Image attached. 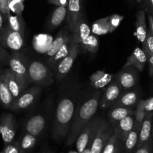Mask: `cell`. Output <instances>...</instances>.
Wrapping results in <instances>:
<instances>
[{
	"label": "cell",
	"instance_id": "cell-1",
	"mask_svg": "<svg viewBox=\"0 0 153 153\" xmlns=\"http://www.w3.org/2000/svg\"><path fill=\"white\" fill-rule=\"evenodd\" d=\"M100 93L97 92L76 109L73 122L67 134V145H72L76 141L84 127L96 114L100 104Z\"/></svg>",
	"mask_w": 153,
	"mask_h": 153
},
{
	"label": "cell",
	"instance_id": "cell-2",
	"mask_svg": "<svg viewBox=\"0 0 153 153\" xmlns=\"http://www.w3.org/2000/svg\"><path fill=\"white\" fill-rule=\"evenodd\" d=\"M76 105L71 99L64 98L58 104L52 128V136L61 140L67 136L73 120Z\"/></svg>",
	"mask_w": 153,
	"mask_h": 153
},
{
	"label": "cell",
	"instance_id": "cell-3",
	"mask_svg": "<svg viewBox=\"0 0 153 153\" xmlns=\"http://www.w3.org/2000/svg\"><path fill=\"white\" fill-rule=\"evenodd\" d=\"M29 82L48 86L53 82L52 72L47 66L38 61H34L28 65Z\"/></svg>",
	"mask_w": 153,
	"mask_h": 153
},
{
	"label": "cell",
	"instance_id": "cell-4",
	"mask_svg": "<svg viewBox=\"0 0 153 153\" xmlns=\"http://www.w3.org/2000/svg\"><path fill=\"white\" fill-rule=\"evenodd\" d=\"M114 127L109 121L102 118L99 128L91 146V153H102L114 133Z\"/></svg>",
	"mask_w": 153,
	"mask_h": 153
},
{
	"label": "cell",
	"instance_id": "cell-5",
	"mask_svg": "<svg viewBox=\"0 0 153 153\" xmlns=\"http://www.w3.org/2000/svg\"><path fill=\"white\" fill-rule=\"evenodd\" d=\"M102 118L100 117H93L84 127L76 140V149L79 153H82L88 146H91Z\"/></svg>",
	"mask_w": 153,
	"mask_h": 153
},
{
	"label": "cell",
	"instance_id": "cell-6",
	"mask_svg": "<svg viewBox=\"0 0 153 153\" xmlns=\"http://www.w3.org/2000/svg\"><path fill=\"white\" fill-rule=\"evenodd\" d=\"M8 65L13 74L25 90L28 84L29 83L28 65H27L25 60L19 55L14 54L10 56Z\"/></svg>",
	"mask_w": 153,
	"mask_h": 153
},
{
	"label": "cell",
	"instance_id": "cell-7",
	"mask_svg": "<svg viewBox=\"0 0 153 153\" xmlns=\"http://www.w3.org/2000/svg\"><path fill=\"white\" fill-rule=\"evenodd\" d=\"M139 82L138 73L133 66H128L123 68L117 76L116 82L122 91H129L135 88Z\"/></svg>",
	"mask_w": 153,
	"mask_h": 153
},
{
	"label": "cell",
	"instance_id": "cell-8",
	"mask_svg": "<svg viewBox=\"0 0 153 153\" xmlns=\"http://www.w3.org/2000/svg\"><path fill=\"white\" fill-rule=\"evenodd\" d=\"M0 44L4 48L13 51H19L24 46V34L11 30L7 25L4 32L0 37Z\"/></svg>",
	"mask_w": 153,
	"mask_h": 153
},
{
	"label": "cell",
	"instance_id": "cell-9",
	"mask_svg": "<svg viewBox=\"0 0 153 153\" xmlns=\"http://www.w3.org/2000/svg\"><path fill=\"white\" fill-rule=\"evenodd\" d=\"M40 92V89L38 87H34L25 91H24L21 95L13 101L10 109L13 111H21L28 108L37 100Z\"/></svg>",
	"mask_w": 153,
	"mask_h": 153
},
{
	"label": "cell",
	"instance_id": "cell-10",
	"mask_svg": "<svg viewBox=\"0 0 153 153\" xmlns=\"http://www.w3.org/2000/svg\"><path fill=\"white\" fill-rule=\"evenodd\" d=\"M0 124L1 126V137L4 145H7L13 141L16 134V120L10 114H4L0 118Z\"/></svg>",
	"mask_w": 153,
	"mask_h": 153
},
{
	"label": "cell",
	"instance_id": "cell-11",
	"mask_svg": "<svg viewBox=\"0 0 153 153\" xmlns=\"http://www.w3.org/2000/svg\"><path fill=\"white\" fill-rule=\"evenodd\" d=\"M80 49V46H79V43H72L71 48L70 49V52L67 55V56L64 57L58 65L57 66L56 72H57V76L58 79H61L64 77L67 73L72 68L74 63L75 60L76 59L78 53Z\"/></svg>",
	"mask_w": 153,
	"mask_h": 153
},
{
	"label": "cell",
	"instance_id": "cell-12",
	"mask_svg": "<svg viewBox=\"0 0 153 153\" xmlns=\"http://www.w3.org/2000/svg\"><path fill=\"white\" fill-rule=\"evenodd\" d=\"M122 93L120 87L116 82H111L106 88L104 94L100 100L99 106L100 108L105 109L111 107Z\"/></svg>",
	"mask_w": 153,
	"mask_h": 153
},
{
	"label": "cell",
	"instance_id": "cell-13",
	"mask_svg": "<svg viewBox=\"0 0 153 153\" xmlns=\"http://www.w3.org/2000/svg\"><path fill=\"white\" fill-rule=\"evenodd\" d=\"M82 0H68L67 4V25L70 31L73 30L78 21L82 19Z\"/></svg>",
	"mask_w": 153,
	"mask_h": 153
},
{
	"label": "cell",
	"instance_id": "cell-14",
	"mask_svg": "<svg viewBox=\"0 0 153 153\" xmlns=\"http://www.w3.org/2000/svg\"><path fill=\"white\" fill-rule=\"evenodd\" d=\"M140 94L137 91H126L120 95L117 100L112 104L111 107H128L133 108L137 105L140 101Z\"/></svg>",
	"mask_w": 153,
	"mask_h": 153
},
{
	"label": "cell",
	"instance_id": "cell-15",
	"mask_svg": "<svg viewBox=\"0 0 153 153\" xmlns=\"http://www.w3.org/2000/svg\"><path fill=\"white\" fill-rule=\"evenodd\" d=\"M135 123L134 114H130L118 121L114 125V130L117 131L118 138L123 143L128 133L132 130Z\"/></svg>",
	"mask_w": 153,
	"mask_h": 153
},
{
	"label": "cell",
	"instance_id": "cell-16",
	"mask_svg": "<svg viewBox=\"0 0 153 153\" xmlns=\"http://www.w3.org/2000/svg\"><path fill=\"white\" fill-rule=\"evenodd\" d=\"M153 112H146V117L140 126L137 148L146 143L152 138Z\"/></svg>",
	"mask_w": 153,
	"mask_h": 153
},
{
	"label": "cell",
	"instance_id": "cell-17",
	"mask_svg": "<svg viewBox=\"0 0 153 153\" xmlns=\"http://www.w3.org/2000/svg\"><path fill=\"white\" fill-rule=\"evenodd\" d=\"M147 63V57L143 52V49L140 47L135 48L131 55L127 59L126 64L123 67L128 66H133L135 67L138 71H143L145 65Z\"/></svg>",
	"mask_w": 153,
	"mask_h": 153
},
{
	"label": "cell",
	"instance_id": "cell-18",
	"mask_svg": "<svg viewBox=\"0 0 153 153\" xmlns=\"http://www.w3.org/2000/svg\"><path fill=\"white\" fill-rule=\"evenodd\" d=\"M70 34H71V31H70V29L68 25H67L65 28H63L60 31L58 35L53 40V42L51 43L49 48H48L47 51H46V57L49 58V60L50 58H52L57 53L58 49L65 43V41L70 37Z\"/></svg>",
	"mask_w": 153,
	"mask_h": 153
},
{
	"label": "cell",
	"instance_id": "cell-19",
	"mask_svg": "<svg viewBox=\"0 0 153 153\" xmlns=\"http://www.w3.org/2000/svg\"><path fill=\"white\" fill-rule=\"evenodd\" d=\"M3 74L4 76V79H5L7 88H9L12 96H13V100H16L25 90L23 89L22 85L19 84V81L16 79V78L13 74L10 68L5 69Z\"/></svg>",
	"mask_w": 153,
	"mask_h": 153
},
{
	"label": "cell",
	"instance_id": "cell-20",
	"mask_svg": "<svg viewBox=\"0 0 153 153\" xmlns=\"http://www.w3.org/2000/svg\"><path fill=\"white\" fill-rule=\"evenodd\" d=\"M91 34V28L83 19H80L71 31L72 40L73 43H80Z\"/></svg>",
	"mask_w": 153,
	"mask_h": 153
},
{
	"label": "cell",
	"instance_id": "cell-21",
	"mask_svg": "<svg viewBox=\"0 0 153 153\" xmlns=\"http://www.w3.org/2000/svg\"><path fill=\"white\" fill-rule=\"evenodd\" d=\"M46 126L45 118L41 115H35L25 124V132L37 137L43 132Z\"/></svg>",
	"mask_w": 153,
	"mask_h": 153
},
{
	"label": "cell",
	"instance_id": "cell-22",
	"mask_svg": "<svg viewBox=\"0 0 153 153\" xmlns=\"http://www.w3.org/2000/svg\"><path fill=\"white\" fill-rule=\"evenodd\" d=\"M135 28V34L137 40L143 43L146 38L148 30L146 22V11L143 9L139 10L136 14Z\"/></svg>",
	"mask_w": 153,
	"mask_h": 153
},
{
	"label": "cell",
	"instance_id": "cell-23",
	"mask_svg": "<svg viewBox=\"0 0 153 153\" xmlns=\"http://www.w3.org/2000/svg\"><path fill=\"white\" fill-rule=\"evenodd\" d=\"M140 126L141 125L134 123L132 130L127 135L125 141L123 142L125 153H134L137 149Z\"/></svg>",
	"mask_w": 153,
	"mask_h": 153
},
{
	"label": "cell",
	"instance_id": "cell-24",
	"mask_svg": "<svg viewBox=\"0 0 153 153\" xmlns=\"http://www.w3.org/2000/svg\"><path fill=\"white\" fill-rule=\"evenodd\" d=\"M13 98L6 84L4 74L0 75V102L5 108H11Z\"/></svg>",
	"mask_w": 153,
	"mask_h": 153
},
{
	"label": "cell",
	"instance_id": "cell-25",
	"mask_svg": "<svg viewBox=\"0 0 153 153\" xmlns=\"http://www.w3.org/2000/svg\"><path fill=\"white\" fill-rule=\"evenodd\" d=\"M72 43H73V40H72V36L71 34H70V37H69L68 38H67V40L65 41V43H64V44L61 46V47L58 49L57 53L55 54L52 58L48 60V63H49V65H50L52 68L56 70L57 66L58 65L60 61H61L64 57L67 56L68 52H70Z\"/></svg>",
	"mask_w": 153,
	"mask_h": 153
},
{
	"label": "cell",
	"instance_id": "cell-26",
	"mask_svg": "<svg viewBox=\"0 0 153 153\" xmlns=\"http://www.w3.org/2000/svg\"><path fill=\"white\" fill-rule=\"evenodd\" d=\"M113 79V76L103 71H97L91 76V85L95 88H106Z\"/></svg>",
	"mask_w": 153,
	"mask_h": 153
},
{
	"label": "cell",
	"instance_id": "cell-27",
	"mask_svg": "<svg viewBox=\"0 0 153 153\" xmlns=\"http://www.w3.org/2000/svg\"><path fill=\"white\" fill-rule=\"evenodd\" d=\"M132 114H134V111L133 110L132 108L114 107L112 110L109 111V122L113 126H114V125L118 121Z\"/></svg>",
	"mask_w": 153,
	"mask_h": 153
},
{
	"label": "cell",
	"instance_id": "cell-28",
	"mask_svg": "<svg viewBox=\"0 0 153 153\" xmlns=\"http://www.w3.org/2000/svg\"><path fill=\"white\" fill-rule=\"evenodd\" d=\"M67 13V6H58L54 10L49 22V27L52 29L59 26L65 19Z\"/></svg>",
	"mask_w": 153,
	"mask_h": 153
},
{
	"label": "cell",
	"instance_id": "cell-29",
	"mask_svg": "<svg viewBox=\"0 0 153 153\" xmlns=\"http://www.w3.org/2000/svg\"><path fill=\"white\" fill-rule=\"evenodd\" d=\"M7 25L9 28L24 34L25 23L22 14H16L15 16L10 14L7 19Z\"/></svg>",
	"mask_w": 153,
	"mask_h": 153
},
{
	"label": "cell",
	"instance_id": "cell-30",
	"mask_svg": "<svg viewBox=\"0 0 153 153\" xmlns=\"http://www.w3.org/2000/svg\"><path fill=\"white\" fill-rule=\"evenodd\" d=\"M37 142V137L33 136L28 133H25L19 141L20 153H28L33 149Z\"/></svg>",
	"mask_w": 153,
	"mask_h": 153
},
{
	"label": "cell",
	"instance_id": "cell-31",
	"mask_svg": "<svg viewBox=\"0 0 153 153\" xmlns=\"http://www.w3.org/2000/svg\"><path fill=\"white\" fill-rule=\"evenodd\" d=\"M92 32L97 35H103L110 33V25L108 21V17L102 18L96 21L93 24Z\"/></svg>",
	"mask_w": 153,
	"mask_h": 153
},
{
	"label": "cell",
	"instance_id": "cell-32",
	"mask_svg": "<svg viewBox=\"0 0 153 153\" xmlns=\"http://www.w3.org/2000/svg\"><path fill=\"white\" fill-rule=\"evenodd\" d=\"M79 46L80 48H82L84 50L95 53L99 49L98 39L96 36L90 34L87 38H85L79 43Z\"/></svg>",
	"mask_w": 153,
	"mask_h": 153
},
{
	"label": "cell",
	"instance_id": "cell-33",
	"mask_svg": "<svg viewBox=\"0 0 153 153\" xmlns=\"http://www.w3.org/2000/svg\"><path fill=\"white\" fill-rule=\"evenodd\" d=\"M143 50L146 54V57L153 55V34L150 30L148 28L146 38L143 43Z\"/></svg>",
	"mask_w": 153,
	"mask_h": 153
},
{
	"label": "cell",
	"instance_id": "cell-34",
	"mask_svg": "<svg viewBox=\"0 0 153 153\" xmlns=\"http://www.w3.org/2000/svg\"><path fill=\"white\" fill-rule=\"evenodd\" d=\"M120 139L118 138V135L117 131H114V133L111 136L110 139L108 140V143H106L104 149H103L102 152V153H114L116 149V146L117 145L118 141Z\"/></svg>",
	"mask_w": 153,
	"mask_h": 153
},
{
	"label": "cell",
	"instance_id": "cell-35",
	"mask_svg": "<svg viewBox=\"0 0 153 153\" xmlns=\"http://www.w3.org/2000/svg\"><path fill=\"white\" fill-rule=\"evenodd\" d=\"M109 25H110V33L114 31L120 25L121 21L123 19V16L118 14H113L111 16H107Z\"/></svg>",
	"mask_w": 153,
	"mask_h": 153
},
{
	"label": "cell",
	"instance_id": "cell-36",
	"mask_svg": "<svg viewBox=\"0 0 153 153\" xmlns=\"http://www.w3.org/2000/svg\"><path fill=\"white\" fill-rule=\"evenodd\" d=\"M10 0H0V13L4 18V22L7 24V19L10 13V7H9Z\"/></svg>",
	"mask_w": 153,
	"mask_h": 153
},
{
	"label": "cell",
	"instance_id": "cell-37",
	"mask_svg": "<svg viewBox=\"0 0 153 153\" xmlns=\"http://www.w3.org/2000/svg\"><path fill=\"white\" fill-rule=\"evenodd\" d=\"M4 153H20V147H19V141L13 142L4 145Z\"/></svg>",
	"mask_w": 153,
	"mask_h": 153
},
{
	"label": "cell",
	"instance_id": "cell-38",
	"mask_svg": "<svg viewBox=\"0 0 153 153\" xmlns=\"http://www.w3.org/2000/svg\"><path fill=\"white\" fill-rule=\"evenodd\" d=\"M153 152V137L140 147L137 148L134 153H152Z\"/></svg>",
	"mask_w": 153,
	"mask_h": 153
},
{
	"label": "cell",
	"instance_id": "cell-39",
	"mask_svg": "<svg viewBox=\"0 0 153 153\" xmlns=\"http://www.w3.org/2000/svg\"><path fill=\"white\" fill-rule=\"evenodd\" d=\"M9 7L10 10H12L16 14H22L23 10V4L21 1H18L16 0H10Z\"/></svg>",
	"mask_w": 153,
	"mask_h": 153
},
{
	"label": "cell",
	"instance_id": "cell-40",
	"mask_svg": "<svg viewBox=\"0 0 153 153\" xmlns=\"http://www.w3.org/2000/svg\"><path fill=\"white\" fill-rule=\"evenodd\" d=\"M10 58V55L7 53L5 49L0 44V63L4 65H7Z\"/></svg>",
	"mask_w": 153,
	"mask_h": 153
},
{
	"label": "cell",
	"instance_id": "cell-41",
	"mask_svg": "<svg viewBox=\"0 0 153 153\" xmlns=\"http://www.w3.org/2000/svg\"><path fill=\"white\" fill-rule=\"evenodd\" d=\"M141 6L146 13L153 16V0H144Z\"/></svg>",
	"mask_w": 153,
	"mask_h": 153
},
{
	"label": "cell",
	"instance_id": "cell-42",
	"mask_svg": "<svg viewBox=\"0 0 153 153\" xmlns=\"http://www.w3.org/2000/svg\"><path fill=\"white\" fill-rule=\"evenodd\" d=\"M143 108L146 112H153V97L146 100H141Z\"/></svg>",
	"mask_w": 153,
	"mask_h": 153
},
{
	"label": "cell",
	"instance_id": "cell-43",
	"mask_svg": "<svg viewBox=\"0 0 153 153\" xmlns=\"http://www.w3.org/2000/svg\"><path fill=\"white\" fill-rule=\"evenodd\" d=\"M50 4L57 6H67L68 0H47Z\"/></svg>",
	"mask_w": 153,
	"mask_h": 153
},
{
	"label": "cell",
	"instance_id": "cell-44",
	"mask_svg": "<svg viewBox=\"0 0 153 153\" xmlns=\"http://www.w3.org/2000/svg\"><path fill=\"white\" fill-rule=\"evenodd\" d=\"M147 63L149 66V74L153 77V55L147 57Z\"/></svg>",
	"mask_w": 153,
	"mask_h": 153
},
{
	"label": "cell",
	"instance_id": "cell-45",
	"mask_svg": "<svg viewBox=\"0 0 153 153\" xmlns=\"http://www.w3.org/2000/svg\"><path fill=\"white\" fill-rule=\"evenodd\" d=\"M114 153H125V151H124V146L123 143L122 141L119 140L118 141L117 145L116 146V149H115V151Z\"/></svg>",
	"mask_w": 153,
	"mask_h": 153
},
{
	"label": "cell",
	"instance_id": "cell-46",
	"mask_svg": "<svg viewBox=\"0 0 153 153\" xmlns=\"http://www.w3.org/2000/svg\"><path fill=\"white\" fill-rule=\"evenodd\" d=\"M4 18H3L2 15H1V13H0V37H1V35H2L3 32H4V29H5V26L6 25H4ZM7 25V24H6Z\"/></svg>",
	"mask_w": 153,
	"mask_h": 153
},
{
	"label": "cell",
	"instance_id": "cell-47",
	"mask_svg": "<svg viewBox=\"0 0 153 153\" xmlns=\"http://www.w3.org/2000/svg\"><path fill=\"white\" fill-rule=\"evenodd\" d=\"M148 20H149V29L153 34V16L148 13Z\"/></svg>",
	"mask_w": 153,
	"mask_h": 153
},
{
	"label": "cell",
	"instance_id": "cell-48",
	"mask_svg": "<svg viewBox=\"0 0 153 153\" xmlns=\"http://www.w3.org/2000/svg\"><path fill=\"white\" fill-rule=\"evenodd\" d=\"M82 153H91V146H88Z\"/></svg>",
	"mask_w": 153,
	"mask_h": 153
},
{
	"label": "cell",
	"instance_id": "cell-49",
	"mask_svg": "<svg viewBox=\"0 0 153 153\" xmlns=\"http://www.w3.org/2000/svg\"><path fill=\"white\" fill-rule=\"evenodd\" d=\"M135 1H137V2L138 3V4H141L143 2V1H144V0H135Z\"/></svg>",
	"mask_w": 153,
	"mask_h": 153
},
{
	"label": "cell",
	"instance_id": "cell-50",
	"mask_svg": "<svg viewBox=\"0 0 153 153\" xmlns=\"http://www.w3.org/2000/svg\"><path fill=\"white\" fill-rule=\"evenodd\" d=\"M127 1H128L129 3H131V4H134V0H127Z\"/></svg>",
	"mask_w": 153,
	"mask_h": 153
},
{
	"label": "cell",
	"instance_id": "cell-51",
	"mask_svg": "<svg viewBox=\"0 0 153 153\" xmlns=\"http://www.w3.org/2000/svg\"><path fill=\"white\" fill-rule=\"evenodd\" d=\"M152 137H153V120H152Z\"/></svg>",
	"mask_w": 153,
	"mask_h": 153
},
{
	"label": "cell",
	"instance_id": "cell-52",
	"mask_svg": "<svg viewBox=\"0 0 153 153\" xmlns=\"http://www.w3.org/2000/svg\"><path fill=\"white\" fill-rule=\"evenodd\" d=\"M1 124H0V134H1Z\"/></svg>",
	"mask_w": 153,
	"mask_h": 153
},
{
	"label": "cell",
	"instance_id": "cell-53",
	"mask_svg": "<svg viewBox=\"0 0 153 153\" xmlns=\"http://www.w3.org/2000/svg\"><path fill=\"white\" fill-rule=\"evenodd\" d=\"M0 153H4V152H3V151H2V152H1Z\"/></svg>",
	"mask_w": 153,
	"mask_h": 153
},
{
	"label": "cell",
	"instance_id": "cell-54",
	"mask_svg": "<svg viewBox=\"0 0 153 153\" xmlns=\"http://www.w3.org/2000/svg\"><path fill=\"white\" fill-rule=\"evenodd\" d=\"M152 153H153V152H152Z\"/></svg>",
	"mask_w": 153,
	"mask_h": 153
}]
</instances>
